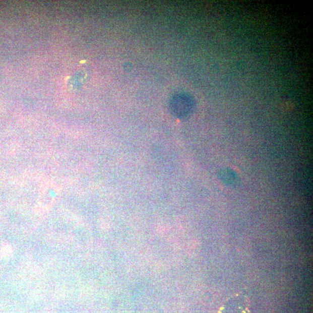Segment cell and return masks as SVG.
I'll list each match as a JSON object with an SVG mask.
<instances>
[{"label": "cell", "instance_id": "obj_1", "mask_svg": "<svg viewBox=\"0 0 313 313\" xmlns=\"http://www.w3.org/2000/svg\"><path fill=\"white\" fill-rule=\"evenodd\" d=\"M195 106V102L191 98L184 97L177 102L174 111L180 118H185L192 114Z\"/></svg>", "mask_w": 313, "mask_h": 313}, {"label": "cell", "instance_id": "obj_2", "mask_svg": "<svg viewBox=\"0 0 313 313\" xmlns=\"http://www.w3.org/2000/svg\"><path fill=\"white\" fill-rule=\"evenodd\" d=\"M219 177L222 182L228 186L237 187L240 184V180L237 174L229 168H224L220 170Z\"/></svg>", "mask_w": 313, "mask_h": 313}]
</instances>
